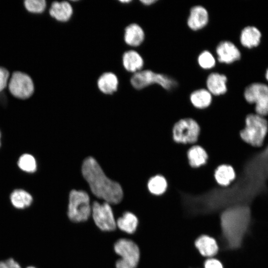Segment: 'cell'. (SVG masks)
I'll use <instances>...</instances> for the list:
<instances>
[{"label":"cell","mask_w":268,"mask_h":268,"mask_svg":"<svg viewBox=\"0 0 268 268\" xmlns=\"http://www.w3.org/2000/svg\"><path fill=\"white\" fill-rule=\"evenodd\" d=\"M17 164L20 169L28 173H33L36 170L35 159L29 154L22 155L18 159Z\"/></svg>","instance_id":"obj_25"},{"label":"cell","mask_w":268,"mask_h":268,"mask_svg":"<svg viewBox=\"0 0 268 268\" xmlns=\"http://www.w3.org/2000/svg\"><path fill=\"white\" fill-rule=\"evenodd\" d=\"M115 252L121 257L116 263V268H136L138 265L140 252L138 246L133 241L122 238L116 242Z\"/></svg>","instance_id":"obj_6"},{"label":"cell","mask_w":268,"mask_h":268,"mask_svg":"<svg viewBox=\"0 0 268 268\" xmlns=\"http://www.w3.org/2000/svg\"><path fill=\"white\" fill-rule=\"evenodd\" d=\"M190 100L194 107L199 109H203L210 105L212 95L206 89L200 88L191 93Z\"/></svg>","instance_id":"obj_20"},{"label":"cell","mask_w":268,"mask_h":268,"mask_svg":"<svg viewBox=\"0 0 268 268\" xmlns=\"http://www.w3.org/2000/svg\"><path fill=\"white\" fill-rule=\"evenodd\" d=\"M138 223V219L134 214L130 212H125L117 219L116 225L122 231L132 234L135 231Z\"/></svg>","instance_id":"obj_22"},{"label":"cell","mask_w":268,"mask_h":268,"mask_svg":"<svg viewBox=\"0 0 268 268\" xmlns=\"http://www.w3.org/2000/svg\"><path fill=\"white\" fill-rule=\"evenodd\" d=\"M199 123L191 118H184L177 121L172 129V139L176 143L187 144L196 142L200 135Z\"/></svg>","instance_id":"obj_5"},{"label":"cell","mask_w":268,"mask_h":268,"mask_svg":"<svg viewBox=\"0 0 268 268\" xmlns=\"http://www.w3.org/2000/svg\"><path fill=\"white\" fill-rule=\"evenodd\" d=\"M246 101L255 106V112L266 117L268 115V86L262 83H254L245 89Z\"/></svg>","instance_id":"obj_7"},{"label":"cell","mask_w":268,"mask_h":268,"mask_svg":"<svg viewBox=\"0 0 268 268\" xmlns=\"http://www.w3.org/2000/svg\"><path fill=\"white\" fill-rule=\"evenodd\" d=\"M24 5L29 11L33 13L42 12L46 7L44 0H26L24 1Z\"/></svg>","instance_id":"obj_27"},{"label":"cell","mask_w":268,"mask_h":268,"mask_svg":"<svg viewBox=\"0 0 268 268\" xmlns=\"http://www.w3.org/2000/svg\"><path fill=\"white\" fill-rule=\"evenodd\" d=\"M72 12L71 5L66 1L53 2L49 10L50 15L61 22L68 21L71 18Z\"/></svg>","instance_id":"obj_15"},{"label":"cell","mask_w":268,"mask_h":268,"mask_svg":"<svg viewBox=\"0 0 268 268\" xmlns=\"http://www.w3.org/2000/svg\"><path fill=\"white\" fill-rule=\"evenodd\" d=\"M209 21L207 9L202 5L193 6L187 19V25L193 31L201 30L205 27Z\"/></svg>","instance_id":"obj_11"},{"label":"cell","mask_w":268,"mask_h":268,"mask_svg":"<svg viewBox=\"0 0 268 268\" xmlns=\"http://www.w3.org/2000/svg\"><path fill=\"white\" fill-rule=\"evenodd\" d=\"M10 93L15 97L25 99L30 97L34 92V84L27 74L16 71L13 73L8 82Z\"/></svg>","instance_id":"obj_9"},{"label":"cell","mask_w":268,"mask_h":268,"mask_svg":"<svg viewBox=\"0 0 268 268\" xmlns=\"http://www.w3.org/2000/svg\"><path fill=\"white\" fill-rule=\"evenodd\" d=\"M91 213L88 195L84 191L71 190L69 196L67 215L74 222L86 221Z\"/></svg>","instance_id":"obj_4"},{"label":"cell","mask_w":268,"mask_h":268,"mask_svg":"<svg viewBox=\"0 0 268 268\" xmlns=\"http://www.w3.org/2000/svg\"><path fill=\"white\" fill-rule=\"evenodd\" d=\"M9 76L8 71L3 67H0V92L6 87Z\"/></svg>","instance_id":"obj_28"},{"label":"cell","mask_w":268,"mask_h":268,"mask_svg":"<svg viewBox=\"0 0 268 268\" xmlns=\"http://www.w3.org/2000/svg\"><path fill=\"white\" fill-rule=\"evenodd\" d=\"M168 183L166 178L157 174L151 177L147 183V188L150 193L154 195H163L167 190Z\"/></svg>","instance_id":"obj_24"},{"label":"cell","mask_w":268,"mask_h":268,"mask_svg":"<svg viewBox=\"0 0 268 268\" xmlns=\"http://www.w3.org/2000/svg\"><path fill=\"white\" fill-rule=\"evenodd\" d=\"M81 171L92 192L97 198L109 204H117L122 201L123 193L121 186L107 177L94 158H86Z\"/></svg>","instance_id":"obj_1"},{"label":"cell","mask_w":268,"mask_h":268,"mask_svg":"<svg viewBox=\"0 0 268 268\" xmlns=\"http://www.w3.org/2000/svg\"><path fill=\"white\" fill-rule=\"evenodd\" d=\"M266 77L267 79L268 80V68L267 70L266 73Z\"/></svg>","instance_id":"obj_32"},{"label":"cell","mask_w":268,"mask_h":268,"mask_svg":"<svg viewBox=\"0 0 268 268\" xmlns=\"http://www.w3.org/2000/svg\"><path fill=\"white\" fill-rule=\"evenodd\" d=\"M118 83L116 75L112 72H108L104 73L99 77L97 85L103 93L111 94L117 90Z\"/></svg>","instance_id":"obj_21"},{"label":"cell","mask_w":268,"mask_h":268,"mask_svg":"<svg viewBox=\"0 0 268 268\" xmlns=\"http://www.w3.org/2000/svg\"><path fill=\"white\" fill-rule=\"evenodd\" d=\"M227 78L225 74L217 72L210 73L206 80V89L212 95L219 96L227 91Z\"/></svg>","instance_id":"obj_12"},{"label":"cell","mask_w":268,"mask_h":268,"mask_svg":"<svg viewBox=\"0 0 268 268\" xmlns=\"http://www.w3.org/2000/svg\"><path fill=\"white\" fill-rule=\"evenodd\" d=\"M131 82L132 86L138 90L150 85L157 84L165 90H170L177 85V81L172 77L149 69L141 70L134 73L131 77Z\"/></svg>","instance_id":"obj_3"},{"label":"cell","mask_w":268,"mask_h":268,"mask_svg":"<svg viewBox=\"0 0 268 268\" xmlns=\"http://www.w3.org/2000/svg\"><path fill=\"white\" fill-rule=\"evenodd\" d=\"M195 246L200 254L208 258L218 253L219 247L215 239L207 235H202L195 241Z\"/></svg>","instance_id":"obj_13"},{"label":"cell","mask_w":268,"mask_h":268,"mask_svg":"<svg viewBox=\"0 0 268 268\" xmlns=\"http://www.w3.org/2000/svg\"><path fill=\"white\" fill-rule=\"evenodd\" d=\"M261 38V33L257 28L248 26L242 30L240 40L243 46L251 48L257 46L259 44Z\"/></svg>","instance_id":"obj_19"},{"label":"cell","mask_w":268,"mask_h":268,"mask_svg":"<svg viewBox=\"0 0 268 268\" xmlns=\"http://www.w3.org/2000/svg\"><path fill=\"white\" fill-rule=\"evenodd\" d=\"M236 177L234 168L229 164H221L214 170V179L218 185L222 187L230 186L235 180Z\"/></svg>","instance_id":"obj_14"},{"label":"cell","mask_w":268,"mask_h":268,"mask_svg":"<svg viewBox=\"0 0 268 268\" xmlns=\"http://www.w3.org/2000/svg\"><path fill=\"white\" fill-rule=\"evenodd\" d=\"M144 37L143 30L136 23L131 24L125 29L124 40L131 46L137 47L141 45Z\"/></svg>","instance_id":"obj_17"},{"label":"cell","mask_w":268,"mask_h":268,"mask_svg":"<svg viewBox=\"0 0 268 268\" xmlns=\"http://www.w3.org/2000/svg\"><path fill=\"white\" fill-rule=\"evenodd\" d=\"M188 163L193 168H199L205 164L208 160L206 150L200 145H194L187 150Z\"/></svg>","instance_id":"obj_16"},{"label":"cell","mask_w":268,"mask_h":268,"mask_svg":"<svg viewBox=\"0 0 268 268\" xmlns=\"http://www.w3.org/2000/svg\"><path fill=\"white\" fill-rule=\"evenodd\" d=\"M198 63L204 69H210L215 67L216 60L213 54L207 50L201 52L198 56Z\"/></svg>","instance_id":"obj_26"},{"label":"cell","mask_w":268,"mask_h":268,"mask_svg":"<svg viewBox=\"0 0 268 268\" xmlns=\"http://www.w3.org/2000/svg\"><path fill=\"white\" fill-rule=\"evenodd\" d=\"M218 61L221 63L230 64L239 60L241 53L237 46L229 41H222L215 49Z\"/></svg>","instance_id":"obj_10"},{"label":"cell","mask_w":268,"mask_h":268,"mask_svg":"<svg viewBox=\"0 0 268 268\" xmlns=\"http://www.w3.org/2000/svg\"><path fill=\"white\" fill-rule=\"evenodd\" d=\"M203 268H224V267L219 260L214 258H210L204 262Z\"/></svg>","instance_id":"obj_29"},{"label":"cell","mask_w":268,"mask_h":268,"mask_svg":"<svg viewBox=\"0 0 268 268\" xmlns=\"http://www.w3.org/2000/svg\"><path fill=\"white\" fill-rule=\"evenodd\" d=\"M123 64L127 71L134 73L141 70L144 61L138 52L134 50H130L124 54Z\"/></svg>","instance_id":"obj_18"},{"label":"cell","mask_w":268,"mask_h":268,"mask_svg":"<svg viewBox=\"0 0 268 268\" xmlns=\"http://www.w3.org/2000/svg\"><path fill=\"white\" fill-rule=\"evenodd\" d=\"M0 137H1V134H0V144H1V142H0Z\"/></svg>","instance_id":"obj_34"},{"label":"cell","mask_w":268,"mask_h":268,"mask_svg":"<svg viewBox=\"0 0 268 268\" xmlns=\"http://www.w3.org/2000/svg\"><path fill=\"white\" fill-rule=\"evenodd\" d=\"M157 0H140V2L143 3L144 5H149L152 4H153L155 2H156Z\"/></svg>","instance_id":"obj_31"},{"label":"cell","mask_w":268,"mask_h":268,"mask_svg":"<svg viewBox=\"0 0 268 268\" xmlns=\"http://www.w3.org/2000/svg\"><path fill=\"white\" fill-rule=\"evenodd\" d=\"M0 268H21L20 266L13 259L0 262Z\"/></svg>","instance_id":"obj_30"},{"label":"cell","mask_w":268,"mask_h":268,"mask_svg":"<svg viewBox=\"0 0 268 268\" xmlns=\"http://www.w3.org/2000/svg\"><path fill=\"white\" fill-rule=\"evenodd\" d=\"M93 220L102 231H114L117 226L112 208L109 203L94 201L91 206Z\"/></svg>","instance_id":"obj_8"},{"label":"cell","mask_w":268,"mask_h":268,"mask_svg":"<svg viewBox=\"0 0 268 268\" xmlns=\"http://www.w3.org/2000/svg\"><path fill=\"white\" fill-rule=\"evenodd\" d=\"M12 204L16 208L23 209L29 206L32 202V197L26 191L17 189L12 192L10 196Z\"/></svg>","instance_id":"obj_23"},{"label":"cell","mask_w":268,"mask_h":268,"mask_svg":"<svg viewBox=\"0 0 268 268\" xmlns=\"http://www.w3.org/2000/svg\"><path fill=\"white\" fill-rule=\"evenodd\" d=\"M268 132V123L265 117L256 113L247 115L245 126L239 133L241 139L247 144L261 147Z\"/></svg>","instance_id":"obj_2"},{"label":"cell","mask_w":268,"mask_h":268,"mask_svg":"<svg viewBox=\"0 0 268 268\" xmlns=\"http://www.w3.org/2000/svg\"><path fill=\"white\" fill-rule=\"evenodd\" d=\"M27 268H35L33 267H27Z\"/></svg>","instance_id":"obj_33"}]
</instances>
